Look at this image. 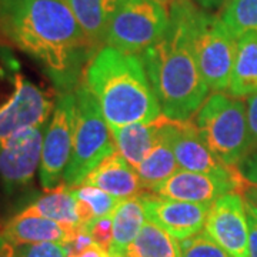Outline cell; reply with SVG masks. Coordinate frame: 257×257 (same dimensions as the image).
<instances>
[{
	"instance_id": "ffe728a7",
	"label": "cell",
	"mask_w": 257,
	"mask_h": 257,
	"mask_svg": "<svg viewBox=\"0 0 257 257\" xmlns=\"http://www.w3.org/2000/svg\"><path fill=\"white\" fill-rule=\"evenodd\" d=\"M23 213L36 214V216L55 220L70 231L83 226L77 216L76 197L64 183L57 186L56 189L46 190L42 197H39L36 202L28 206Z\"/></svg>"
},
{
	"instance_id": "ba28073f",
	"label": "cell",
	"mask_w": 257,
	"mask_h": 257,
	"mask_svg": "<svg viewBox=\"0 0 257 257\" xmlns=\"http://www.w3.org/2000/svg\"><path fill=\"white\" fill-rule=\"evenodd\" d=\"M169 10L159 0H120L106 32V46L140 56L165 35Z\"/></svg>"
},
{
	"instance_id": "9a60e30c",
	"label": "cell",
	"mask_w": 257,
	"mask_h": 257,
	"mask_svg": "<svg viewBox=\"0 0 257 257\" xmlns=\"http://www.w3.org/2000/svg\"><path fill=\"white\" fill-rule=\"evenodd\" d=\"M80 184L99 187L119 200L147 193L136 169L128 165L117 152L103 159Z\"/></svg>"
},
{
	"instance_id": "484cf974",
	"label": "cell",
	"mask_w": 257,
	"mask_h": 257,
	"mask_svg": "<svg viewBox=\"0 0 257 257\" xmlns=\"http://www.w3.org/2000/svg\"><path fill=\"white\" fill-rule=\"evenodd\" d=\"M182 257H233L219 246L206 231L180 240Z\"/></svg>"
},
{
	"instance_id": "cb8c5ba5",
	"label": "cell",
	"mask_w": 257,
	"mask_h": 257,
	"mask_svg": "<svg viewBox=\"0 0 257 257\" xmlns=\"http://www.w3.org/2000/svg\"><path fill=\"white\" fill-rule=\"evenodd\" d=\"M77 202V216L83 226L90 224L94 219L111 214L119 204V199L89 184L69 187Z\"/></svg>"
},
{
	"instance_id": "7402d4cb",
	"label": "cell",
	"mask_w": 257,
	"mask_h": 257,
	"mask_svg": "<svg viewBox=\"0 0 257 257\" xmlns=\"http://www.w3.org/2000/svg\"><path fill=\"white\" fill-rule=\"evenodd\" d=\"M123 257H182V248L177 239L147 219Z\"/></svg>"
},
{
	"instance_id": "4dcf8cb0",
	"label": "cell",
	"mask_w": 257,
	"mask_h": 257,
	"mask_svg": "<svg viewBox=\"0 0 257 257\" xmlns=\"http://www.w3.org/2000/svg\"><path fill=\"white\" fill-rule=\"evenodd\" d=\"M239 170L247 182L257 184V153L246 157L240 163Z\"/></svg>"
},
{
	"instance_id": "ac0fdd59",
	"label": "cell",
	"mask_w": 257,
	"mask_h": 257,
	"mask_svg": "<svg viewBox=\"0 0 257 257\" xmlns=\"http://www.w3.org/2000/svg\"><path fill=\"white\" fill-rule=\"evenodd\" d=\"M111 217L113 240L109 248V256L123 257L130 243L138 237L145 221L147 220L142 194L120 200Z\"/></svg>"
},
{
	"instance_id": "74e56055",
	"label": "cell",
	"mask_w": 257,
	"mask_h": 257,
	"mask_svg": "<svg viewBox=\"0 0 257 257\" xmlns=\"http://www.w3.org/2000/svg\"><path fill=\"white\" fill-rule=\"evenodd\" d=\"M109 257H113V256H109Z\"/></svg>"
},
{
	"instance_id": "e575fe53",
	"label": "cell",
	"mask_w": 257,
	"mask_h": 257,
	"mask_svg": "<svg viewBox=\"0 0 257 257\" xmlns=\"http://www.w3.org/2000/svg\"><path fill=\"white\" fill-rule=\"evenodd\" d=\"M0 257H18L15 246L2 234H0Z\"/></svg>"
},
{
	"instance_id": "2e32d148",
	"label": "cell",
	"mask_w": 257,
	"mask_h": 257,
	"mask_svg": "<svg viewBox=\"0 0 257 257\" xmlns=\"http://www.w3.org/2000/svg\"><path fill=\"white\" fill-rule=\"evenodd\" d=\"M166 120L167 116L162 113L155 120L110 128L116 152L136 169L147 153L163 139Z\"/></svg>"
},
{
	"instance_id": "836d02e7",
	"label": "cell",
	"mask_w": 257,
	"mask_h": 257,
	"mask_svg": "<svg viewBox=\"0 0 257 257\" xmlns=\"http://www.w3.org/2000/svg\"><path fill=\"white\" fill-rule=\"evenodd\" d=\"M69 257H109V253L106 250H103L101 247H99L97 244H93V246L86 248L82 253H77V254H73V256Z\"/></svg>"
},
{
	"instance_id": "7c38bea8",
	"label": "cell",
	"mask_w": 257,
	"mask_h": 257,
	"mask_svg": "<svg viewBox=\"0 0 257 257\" xmlns=\"http://www.w3.org/2000/svg\"><path fill=\"white\" fill-rule=\"evenodd\" d=\"M204 231L233 257H248V223L243 196L230 192L211 203Z\"/></svg>"
},
{
	"instance_id": "30bf717a",
	"label": "cell",
	"mask_w": 257,
	"mask_h": 257,
	"mask_svg": "<svg viewBox=\"0 0 257 257\" xmlns=\"http://www.w3.org/2000/svg\"><path fill=\"white\" fill-rule=\"evenodd\" d=\"M165 136L173 149L176 160L184 170L223 176L241 177L237 166H227L220 162L210 147L206 145L196 123L190 120H177L167 117Z\"/></svg>"
},
{
	"instance_id": "44dd1931",
	"label": "cell",
	"mask_w": 257,
	"mask_h": 257,
	"mask_svg": "<svg viewBox=\"0 0 257 257\" xmlns=\"http://www.w3.org/2000/svg\"><path fill=\"white\" fill-rule=\"evenodd\" d=\"M227 90L234 97L257 93V35L254 33L237 39V55Z\"/></svg>"
},
{
	"instance_id": "d4e9b609",
	"label": "cell",
	"mask_w": 257,
	"mask_h": 257,
	"mask_svg": "<svg viewBox=\"0 0 257 257\" xmlns=\"http://www.w3.org/2000/svg\"><path fill=\"white\" fill-rule=\"evenodd\" d=\"M221 20L236 39L257 35V0H226Z\"/></svg>"
},
{
	"instance_id": "3957f363",
	"label": "cell",
	"mask_w": 257,
	"mask_h": 257,
	"mask_svg": "<svg viewBox=\"0 0 257 257\" xmlns=\"http://www.w3.org/2000/svg\"><path fill=\"white\" fill-rule=\"evenodd\" d=\"M83 77L110 128L155 120L162 114L140 56L103 46L90 57Z\"/></svg>"
},
{
	"instance_id": "e0dca14e",
	"label": "cell",
	"mask_w": 257,
	"mask_h": 257,
	"mask_svg": "<svg viewBox=\"0 0 257 257\" xmlns=\"http://www.w3.org/2000/svg\"><path fill=\"white\" fill-rule=\"evenodd\" d=\"M70 230L60 223L36 214L20 211L2 230V236L9 240L13 246L42 243V241H60L63 243L70 236Z\"/></svg>"
},
{
	"instance_id": "4316f807",
	"label": "cell",
	"mask_w": 257,
	"mask_h": 257,
	"mask_svg": "<svg viewBox=\"0 0 257 257\" xmlns=\"http://www.w3.org/2000/svg\"><path fill=\"white\" fill-rule=\"evenodd\" d=\"M18 257H69V253L60 241H42L15 246Z\"/></svg>"
},
{
	"instance_id": "277c9868",
	"label": "cell",
	"mask_w": 257,
	"mask_h": 257,
	"mask_svg": "<svg viewBox=\"0 0 257 257\" xmlns=\"http://www.w3.org/2000/svg\"><path fill=\"white\" fill-rule=\"evenodd\" d=\"M196 126L206 145L227 166L241 163L253 146L247 107L234 96L214 92L199 107Z\"/></svg>"
},
{
	"instance_id": "52a82bcc",
	"label": "cell",
	"mask_w": 257,
	"mask_h": 257,
	"mask_svg": "<svg viewBox=\"0 0 257 257\" xmlns=\"http://www.w3.org/2000/svg\"><path fill=\"white\" fill-rule=\"evenodd\" d=\"M192 39L197 63L210 90L229 89L237 55V39L221 19L199 9H192Z\"/></svg>"
},
{
	"instance_id": "5bb4252c",
	"label": "cell",
	"mask_w": 257,
	"mask_h": 257,
	"mask_svg": "<svg viewBox=\"0 0 257 257\" xmlns=\"http://www.w3.org/2000/svg\"><path fill=\"white\" fill-rule=\"evenodd\" d=\"M142 200L147 219L155 221L179 241L204 229L210 209V204L173 200L152 192L143 193Z\"/></svg>"
},
{
	"instance_id": "603a6c76",
	"label": "cell",
	"mask_w": 257,
	"mask_h": 257,
	"mask_svg": "<svg viewBox=\"0 0 257 257\" xmlns=\"http://www.w3.org/2000/svg\"><path fill=\"white\" fill-rule=\"evenodd\" d=\"M177 167L179 163L169 140L166 139L163 128V139L147 153V156L136 167V172L143 187L147 192H152L157 184L165 182L166 179L177 172Z\"/></svg>"
},
{
	"instance_id": "4fadbf2b",
	"label": "cell",
	"mask_w": 257,
	"mask_h": 257,
	"mask_svg": "<svg viewBox=\"0 0 257 257\" xmlns=\"http://www.w3.org/2000/svg\"><path fill=\"white\" fill-rule=\"evenodd\" d=\"M246 182L247 180L243 176L223 177L182 169L157 184L152 193L173 200L211 204L226 193L240 192Z\"/></svg>"
},
{
	"instance_id": "d590c367",
	"label": "cell",
	"mask_w": 257,
	"mask_h": 257,
	"mask_svg": "<svg viewBox=\"0 0 257 257\" xmlns=\"http://www.w3.org/2000/svg\"><path fill=\"white\" fill-rule=\"evenodd\" d=\"M203 9L207 10H216L219 9L220 6H223L226 3V0H196Z\"/></svg>"
},
{
	"instance_id": "d6986e66",
	"label": "cell",
	"mask_w": 257,
	"mask_h": 257,
	"mask_svg": "<svg viewBox=\"0 0 257 257\" xmlns=\"http://www.w3.org/2000/svg\"><path fill=\"white\" fill-rule=\"evenodd\" d=\"M96 50L104 45L106 32L120 0H66Z\"/></svg>"
},
{
	"instance_id": "f546056e",
	"label": "cell",
	"mask_w": 257,
	"mask_h": 257,
	"mask_svg": "<svg viewBox=\"0 0 257 257\" xmlns=\"http://www.w3.org/2000/svg\"><path fill=\"white\" fill-rule=\"evenodd\" d=\"M248 223V257H257V209L244 200Z\"/></svg>"
},
{
	"instance_id": "f1b7e54d",
	"label": "cell",
	"mask_w": 257,
	"mask_h": 257,
	"mask_svg": "<svg viewBox=\"0 0 257 257\" xmlns=\"http://www.w3.org/2000/svg\"><path fill=\"white\" fill-rule=\"evenodd\" d=\"M63 244L66 250H67V253H69V256H73V254L82 253L86 248L93 246L94 241H93L87 227L80 226V227H77L70 233V236L66 239V241H63Z\"/></svg>"
},
{
	"instance_id": "5b68a950",
	"label": "cell",
	"mask_w": 257,
	"mask_h": 257,
	"mask_svg": "<svg viewBox=\"0 0 257 257\" xmlns=\"http://www.w3.org/2000/svg\"><path fill=\"white\" fill-rule=\"evenodd\" d=\"M53 97L22 72L10 50L0 49V139L32 126L46 124Z\"/></svg>"
},
{
	"instance_id": "83f0119b",
	"label": "cell",
	"mask_w": 257,
	"mask_h": 257,
	"mask_svg": "<svg viewBox=\"0 0 257 257\" xmlns=\"http://www.w3.org/2000/svg\"><path fill=\"white\" fill-rule=\"evenodd\" d=\"M111 214L97 217L90 224L86 226L90 236H92L94 244H97L99 247L106 250L107 253H109L111 240H113V217H111Z\"/></svg>"
},
{
	"instance_id": "6da1fadb",
	"label": "cell",
	"mask_w": 257,
	"mask_h": 257,
	"mask_svg": "<svg viewBox=\"0 0 257 257\" xmlns=\"http://www.w3.org/2000/svg\"><path fill=\"white\" fill-rule=\"evenodd\" d=\"M0 33L60 87H72L84 59L97 52L66 0H0Z\"/></svg>"
},
{
	"instance_id": "7a4b0ae2",
	"label": "cell",
	"mask_w": 257,
	"mask_h": 257,
	"mask_svg": "<svg viewBox=\"0 0 257 257\" xmlns=\"http://www.w3.org/2000/svg\"><path fill=\"white\" fill-rule=\"evenodd\" d=\"M193 6L192 0H169L165 35L140 55L162 113L170 119H190L210 90L193 47Z\"/></svg>"
},
{
	"instance_id": "1f68e13d",
	"label": "cell",
	"mask_w": 257,
	"mask_h": 257,
	"mask_svg": "<svg viewBox=\"0 0 257 257\" xmlns=\"http://www.w3.org/2000/svg\"><path fill=\"white\" fill-rule=\"evenodd\" d=\"M247 120L253 145H257V93L247 99Z\"/></svg>"
},
{
	"instance_id": "d6a6232c",
	"label": "cell",
	"mask_w": 257,
	"mask_h": 257,
	"mask_svg": "<svg viewBox=\"0 0 257 257\" xmlns=\"http://www.w3.org/2000/svg\"><path fill=\"white\" fill-rule=\"evenodd\" d=\"M240 193H241V196H243V199H244L246 202L250 203V204H253L257 209V184L246 182L244 186L241 187Z\"/></svg>"
},
{
	"instance_id": "8d00e7d4",
	"label": "cell",
	"mask_w": 257,
	"mask_h": 257,
	"mask_svg": "<svg viewBox=\"0 0 257 257\" xmlns=\"http://www.w3.org/2000/svg\"><path fill=\"white\" fill-rule=\"evenodd\" d=\"M159 2H166V0H159Z\"/></svg>"
},
{
	"instance_id": "8fae6325",
	"label": "cell",
	"mask_w": 257,
	"mask_h": 257,
	"mask_svg": "<svg viewBox=\"0 0 257 257\" xmlns=\"http://www.w3.org/2000/svg\"><path fill=\"white\" fill-rule=\"evenodd\" d=\"M46 124L19 130L0 139V177L13 189L29 184L40 167L43 152V132Z\"/></svg>"
},
{
	"instance_id": "9c48e42d",
	"label": "cell",
	"mask_w": 257,
	"mask_h": 257,
	"mask_svg": "<svg viewBox=\"0 0 257 257\" xmlns=\"http://www.w3.org/2000/svg\"><path fill=\"white\" fill-rule=\"evenodd\" d=\"M76 124V93L66 90L60 94L49 120L43 139L40 162V183L45 190H52L63 183L70 162Z\"/></svg>"
},
{
	"instance_id": "8992f818",
	"label": "cell",
	"mask_w": 257,
	"mask_h": 257,
	"mask_svg": "<svg viewBox=\"0 0 257 257\" xmlns=\"http://www.w3.org/2000/svg\"><path fill=\"white\" fill-rule=\"evenodd\" d=\"M76 124L73 149L63 183L67 187L80 184L103 159L116 152L111 132L101 113L99 101L83 83L76 87Z\"/></svg>"
}]
</instances>
